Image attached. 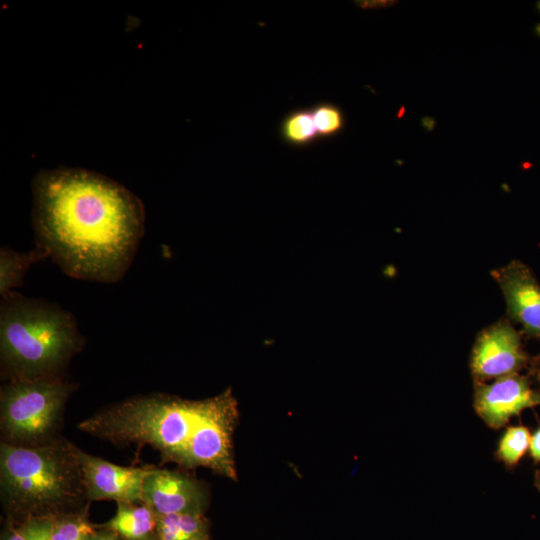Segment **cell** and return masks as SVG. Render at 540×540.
I'll return each instance as SVG.
<instances>
[{
  "label": "cell",
  "mask_w": 540,
  "mask_h": 540,
  "mask_svg": "<svg viewBox=\"0 0 540 540\" xmlns=\"http://www.w3.org/2000/svg\"><path fill=\"white\" fill-rule=\"evenodd\" d=\"M32 193L37 246L63 272L102 283L125 275L145 229L144 206L135 194L80 168L39 172Z\"/></svg>",
  "instance_id": "1"
},
{
  "label": "cell",
  "mask_w": 540,
  "mask_h": 540,
  "mask_svg": "<svg viewBox=\"0 0 540 540\" xmlns=\"http://www.w3.org/2000/svg\"><path fill=\"white\" fill-rule=\"evenodd\" d=\"M214 397L188 400L165 394L136 396L102 409L81 421L78 428L114 445H145L162 461L184 469L197 468L202 428Z\"/></svg>",
  "instance_id": "2"
},
{
  "label": "cell",
  "mask_w": 540,
  "mask_h": 540,
  "mask_svg": "<svg viewBox=\"0 0 540 540\" xmlns=\"http://www.w3.org/2000/svg\"><path fill=\"white\" fill-rule=\"evenodd\" d=\"M76 449L61 437L31 446L2 441L0 490L5 509L25 520L75 511L88 500Z\"/></svg>",
  "instance_id": "3"
},
{
  "label": "cell",
  "mask_w": 540,
  "mask_h": 540,
  "mask_svg": "<svg viewBox=\"0 0 540 540\" xmlns=\"http://www.w3.org/2000/svg\"><path fill=\"white\" fill-rule=\"evenodd\" d=\"M84 342L73 315L59 305L14 291L2 298L1 362L10 380L62 377Z\"/></svg>",
  "instance_id": "4"
},
{
  "label": "cell",
  "mask_w": 540,
  "mask_h": 540,
  "mask_svg": "<svg viewBox=\"0 0 540 540\" xmlns=\"http://www.w3.org/2000/svg\"><path fill=\"white\" fill-rule=\"evenodd\" d=\"M75 388L62 377L10 380L1 389L3 441L31 446L57 437L64 405Z\"/></svg>",
  "instance_id": "5"
},
{
  "label": "cell",
  "mask_w": 540,
  "mask_h": 540,
  "mask_svg": "<svg viewBox=\"0 0 540 540\" xmlns=\"http://www.w3.org/2000/svg\"><path fill=\"white\" fill-rule=\"evenodd\" d=\"M526 356L516 330L505 321L484 329L478 335L470 357V370L476 383L517 374Z\"/></svg>",
  "instance_id": "6"
},
{
  "label": "cell",
  "mask_w": 540,
  "mask_h": 540,
  "mask_svg": "<svg viewBox=\"0 0 540 540\" xmlns=\"http://www.w3.org/2000/svg\"><path fill=\"white\" fill-rule=\"evenodd\" d=\"M87 499L142 502V487L153 467H123L76 449Z\"/></svg>",
  "instance_id": "7"
},
{
  "label": "cell",
  "mask_w": 540,
  "mask_h": 540,
  "mask_svg": "<svg viewBox=\"0 0 540 540\" xmlns=\"http://www.w3.org/2000/svg\"><path fill=\"white\" fill-rule=\"evenodd\" d=\"M540 405V394L517 374L495 379L491 383H476L473 407L484 423L499 429L523 410Z\"/></svg>",
  "instance_id": "8"
},
{
  "label": "cell",
  "mask_w": 540,
  "mask_h": 540,
  "mask_svg": "<svg viewBox=\"0 0 540 540\" xmlns=\"http://www.w3.org/2000/svg\"><path fill=\"white\" fill-rule=\"evenodd\" d=\"M142 502L157 516L203 512L208 502L204 485L189 475L153 467L144 480Z\"/></svg>",
  "instance_id": "9"
},
{
  "label": "cell",
  "mask_w": 540,
  "mask_h": 540,
  "mask_svg": "<svg viewBox=\"0 0 540 540\" xmlns=\"http://www.w3.org/2000/svg\"><path fill=\"white\" fill-rule=\"evenodd\" d=\"M510 316L532 336L540 337V285L529 269L512 262L495 270Z\"/></svg>",
  "instance_id": "10"
},
{
  "label": "cell",
  "mask_w": 540,
  "mask_h": 540,
  "mask_svg": "<svg viewBox=\"0 0 540 540\" xmlns=\"http://www.w3.org/2000/svg\"><path fill=\"white\" fill-rule=\"evenodd\" d=\"M123 540H157V515L145 503H117L115 515L104 525Z\"/></svg>",
  "instance_id": "11"
},
{
  "label": "cell",
  "mask_w": 540,
  "mask_h": 540,
  "mask_svg": "<svg viewBox=\"0 0 540 540\" xmlns=\"http://www.w3.org/2000/svg\"><path fill=\"white\" fill-rule=\"evenodd\" d=\"M50 257L48 250L36 246L28 252H17L9 247L0 250V294L2 298L20 287L29 267Z\"/></svg>",
  "instance_id": "12"
},
{
  "label": "cell",
  "mask_w": 540,
  "mask_h": 540,
  "mask_svg": "<svg viewBox=\"0 0 540 540\" xmlns=\"http://www.w3.org/2000/svg\"><path fill=\"white\" fill-rule=\"evenodd\" d=\"M157 540H208V522L203 512L157 516Z\"/></svg>",
  "instance_id": "13"
},
{
  "label": "cell",
  "mask_w": 540,
  "mask_h": 540,
  "mask_svg": "<svg viewBox=\"0 0 540 540\" xmlns=\"http://www.w3.org/2000/svg\"><path fill=\"white\" fill-rule=\"evenodd\" d=\"M281 138L293 146H307L319 139L311 108L290 112L280 125Z\"/></svg>",
  "instance_id": "14"
},
{
  "label": "cell",
  "mask_w": 540,
  "mask_h": 540,
  "mask_svg": "<svg viewBox=\"0 0 540 540\" xmlns=\"http://www.w3.org/2000/svg\"><path fill=\"white\" fill-rule=\"evenodd\" d=\"M95 532L84 509L52 517L51 540H90Z\"/></svg>",
  "instance_id": "15"
},
{
  "label": "cell",
  "mask_w": 540,
  "mask_h": 540,
  "mask_svg": "<svg viewBox=\"0 0 540 540\" xmlns=\"http://www.w3.org/2000/svg\"><path fill=\"white\" fill-rule=\"evenodd\" d=\"M530 439L527 427L509 426L500 437L495 458L509 468L516 466L529 449Z\"/></svg>",
  "instance_id": "16"
},
{
  "label": "cell",
  "mask_w": 540,
  "mask_h": 540,
  "mask_svg": "<svg viewBox=\"0 0 540 540\" xmlns=\"http://www.w3.org/2000/svg\"><path fill=\"white\" fill-rule=\"evenodd\" d=\"M317 134L320 138L333 137L344 127L342 110L331 103H319L311 107Z\"/></svg>",
  "instance_id": "17"
},
{
  "label": "cell",
  "mask_w": 540,
  "mask_h": 540,
  "mask_svg": "<svg viewBox=\"0 0 540 540\" xmlns=\"http://www.w3.org/2000/svg\"><path fill=\"white\" fill-rule=\"evenodd\" d=\"M52 517H33L24 520L20 528L27 540H51Z\"/></svg>",
  "instance_id": "18"
},
{
  "label": "cell",
  "mask_w": 540,
  "mask_h": 540,
  "mask_svg": "<svg viewBox=\"0 0 540 540\" xmlns=\"http://www.w3.org/2000/svg\"><path fill=\"white\" fill-rule=\"evenodd\" d=\"M529 450L532 459L535 462H540V427L531 435Z\"/></svg>",
  "instance_id": "19"
},
{
  "label": "cell",
  "mask_w": 540,
  "mask_h": 540,
  "mask_svg": "<svg viewBox=\"0 0 540 540\" xmlns=\"http://www.w3.org/2000/svg\"><path fill=\"white\" fill-rule=\"evenodd\" d=\"M90 540H121V538L106 528L101 531H96Z\"/></svg>",
  "instance_id": "20"
},
{
  "label": "cell",
  "mask_w": 540,
  "mask_h": 540,
  "mask_svg": "<svg viewBox=\"0 0 540 540\" xmlns=\"http://www.w3.org/2000/svg\"><path fill=\"white\" fill-rule=\"evenodd\" d=\"M3 540H27V538L19 526L18 528L10 529Z\"/></svg>",
  "instance_id": "21"
},
{
  "label": "cell",
  "mask_w": 540,
  "mask_h": 540,
  "mask_svg": "<svg viewBox=\"0 0 540 540\" xmlns=\"http://www.w3.org/2000/svg\"><path fill=\"white\" fill-rule=\"evenodd\" d=\"M421 122L423 127L429 132L432 131L436 125V121L431 117H423Z\"/></svg>",
  "instance_id": "22"
},
{
  "label": "cell",
  "mask_w": 540,
  "mask_h": 540,
  "mask_svg": "<svg viewBox=\"0 0 540 540\" xmlns=\"http://www.w3.org/2000/svg\"><path fill=\"white\" fill-rule=\"evenodd\" d=\"M535 484H536L537 488L540 490V472H537V474H536Z\"/></svg>",
  "instance_id": "23"
},
{
  "label": "cell",
  "mask_w": 540,
  "mask_h": 540,
  "mask_svg": "<svg viewBox=\"0 0 540 540\" xmlns=\"http://www.w3.org/2000/svg\"><path fill=\"white\" fill-rule=\"evenodd\" d=\"M404 111H405L404 107H401L400 112H398V117H402Z\"/></svg>",
  "instance_id": "24"
}]
</instances>
